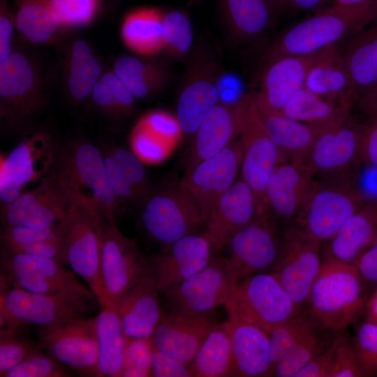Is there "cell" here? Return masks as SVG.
Masks as SVG:
<instances>
[{
  "instance_id": "6da1fadb",
  "label": "cell",
  "mask_w": 377,
  "mask_h": 377,
  "mask_svg": "<svg viewBox=\"0 0 377 377\" xmlns=\"http://www.w3.org/2000/svg\"><path fill=\"white\" fill-rule=\"evenodd\" d=\"M377 18V1L344 6L334 3L290 27L265 50L262 61L309 54L353 36Z\"/></svg>"
},
{
  "instance_id": "836d02e7",
  "label": "cell",
  "mask_w": 377,
  "mask_h": 377,
  "mask_svg": "<svg viewBox=\"0 0 377 377\" xmlns=\"http://www.w3.org/2000/svg\"><path fill=\"white\" fill-rule=\"evenodd\" d=\"M308 89L333 101L352 105L357 95L337 44L309 71L304 84Z\"/></svg>"
},
{
  "instance_id": "52a82bcc",
  "label": "cell",
  "mask_w": 377,
  "mask_h": 377,
  "mask_svg": "<svg viewBox=\"0 0 377 377\" xmlns=\"http://www.w3.org/2000/svg\"><path fill=\"white\" fill-rule=\"evenodd\" d=\"M235 116L243 149L242 179L253 193L256 216L267 214L268 180L275 167L286 160L266 132L251 91L236 103Z\"/></svg>"
},
{
  "instance_id": "83f0119b",
  "label": "cell",
  "mask_w": 377,
  "mask_h": 377,
  "mask_svg": "<svg viewBox=\"0 0 377 377\" xmlns=\"http://www.w3.org/2000/svg\"><path fill=\"white\" fill-rule=\"evenodd\" d=\"M158 295L147 269L143 276L113 305L127 338L151 337L165 313Z\"/></svg>"
},
{
  "instance_id": "3957f363",
  "label": "cell",
  "mask_w": 377,
  "mask_h": 377,
  "mask_svg": "<svg viewBox=\"0 0 377 377\" xmlns=\"http://www.w3.org/2000/svg\"><path fill=\"white\" fill-rule=\"evenodd\" d=\"M103 216L95 203L80 195L57 223L64 265L71 267L89 284L98 302L104 300L99 235Z\"/></svg>"
},
{
  "instance_id": "7c38bea8",
  "label": "cell",
  "mask_w": 377,
  "mask_h": 377,
  "mask_svg": "<svg viewBox=\"0 0 377 377\" xmlns=\"http://www.w3.org/2000/svg\"><path fill=\"white\" fill-rule=\"evenodd\" d=\"M238 281L226 257L206 266L160 294L168 311L208 316L228 301Z\"/></svg>"
},
{
  "instance_id": "be15d7a7",
  "label": "cell",
  "mask_w": 377,
  "mask_h": 377,
  "mask_svg": "<svg viewBox=\"0 0 377 377\" xmlns=\"http://www.w3.org/2000/svg\"><path fill=\"white\" fill-rule=\"evenodd\" d=\"M279 13L297 15L320 8L327 0H270Z\"/></svg>"
},
{
  "instance_id": "f6af8a7d",
  "label": "cell",
  "mask_w": 377,
  "mask_h": 377,
  "mask_svg": "<svg viewBox=\"0 0 377 377\" xmlns=\"http://www.w3.org/2000/svg\"><path fill=\"white\" fill-rule=\"evenodd\" d=\"M318 324L308 308L305 307L295 316L267 332L272 370L289 350Z\"/></svg>"
},
{
  "instance_id": "d6986e66",
  "label": "cell",
  "mask_w": 377,
  "mask_h": 377,
  "mask_svg": "<svg viewBox=\"0 0 377 377\" xmlns=\"http://www.w3.org/2000/svg\"><path fill=\"white\" fill-rule=\"evenodd\" d=\"M219 253L203 231L193 233L147 255V269L160 294L203 268Z\"/></svg>"
},
{
  "instance_id": "cb8c5ba5",
  "label": "cell",
  "mask_w": 377,
  "mask_h": 377,
  "mask_svg": "<svg viewBox=\"0 0 377 377\" xmlns=\"http://www.w3.org/2000/svg\"><path fill=\"white\" fill-rule=\"evenodd\" d=\"M316 178L302 162L283 161L274 169L267 182L268 214L276 222L291 224L311 191Z\"/></svg>"
},
{
  "instance_id": "484cf974",
  "label": "cell",
  "mask_w": 377,
  "mask_h": 377,
  "mask_svg": "<svg viewBox=\"0 0 377 377\" xmlns=\"http://www.w3.org/2000/svg\"><path fill=\"white\" fill-rule=\"evenodd\" d=\"M256 216L253 193L241 178L219 199L208 216L203 232L221 252L234 235Z\"/></svg>"
},
{
  "instance_id": "8d00e7d4",
  "label": "cell",
  "mask_w": 377,
  "mask_h": 377,
  "mask_svg": "<svg viewBox=\"0 0 377 377\" xmlns=\"http://www.w3.org/2000/svg\"><path fill=\"white\" fill-rule=\"evenodd\" d=\"M352 36L342 55L358 98L377 80V18Z\"/></svg>"
},
{
  "instance_id": "d590c367",
  "label": "cell",
  "mask_w": 377,
  "mask_h": 377,
  "mask_svg": "<svg viewBox=\"0 0 377 377\" xmlns=\"http://www.w3.org/2000/svg\"><path fill=\"white\" fill-rule=\"evenodd\" d=\"M99 306L101 311L96 316L98 375L120 377L127 337L114 307L109 304Z\"/></svg>"
},
{
  "instance_id": "6f0895ef",
  "label": "cell",
  "mask_w": 377,
  "mask_h": 377,
  "mask_svg": "<svg viewBox=\"0 0 377 377\" xmlns=\"http://www.w3.org/2000/svg\"><path fill=\"white\" fill-rule=\"evenodd\" d=\"M353 265L369 295L377 287V235Z\"/></svg>"
},
{
  "instance_id": "30bf717a",
  "label": "cell",
  "mask_w": 377,
  "mask_h": 377,
  "mask_svg": "<svg viewBox=\"0 0 377 377\" xmlns=\"http://www.w3.org/2000/svg\"><path fill=\"white\" fill-rule=\"evenodd\" d=\"M220 78L215 54L205 43H198L187 58L177 97L176 117L184 133L194 134L219 101Z\"/></svg>"
},
{
  "instance_id": "816d5d0a",
  "label": "cell",
  "mask_w": 377,
  "mask_h": 377,
  "mask_svg": "<svg viewBox=\"0 0 377 377\" xmlns=\"http://www.w3.org/2000/svg\"><path fill=\"white\" fill-rule=\"evenodd\" d=\"M351 339L366 376H377V324L364 319Z\"/></svg>"
},
{
  "instance_id": "44dd1931",
  "label": "cell",
  "mask_w": 377,
  "mask_h": 377,
  "mask_svg": "<svg viewBox=\"0 0 377 377\" xmlns=\"http://www.w3.org/2000/svg\"><path fill=\"white\" fill-rule=\"evenodd\" d=\"M40 347L60 363L87 376L98 375L96 317L42 328Z\"/></svg>"
},
{
  "instance_id": "7dc6e473",
  "label": "cell",
  "mask_w": 377,
  "mask_h": 377,
  "mask_svg": "<svg viewBox=\"0 0 377 377\" xmlns=\"http://www.w3.org/2000/svg\"><path fill=\"white\" fill-rule=\"evenodd\" d=\"M98 145L110 153L116 161L121 172L134 188L140 205L154 186L142 162L133 153L121 146L105 141H102Z\"/></svg>"
},
{
  "instance_id": "e7e4bbea",
  "label": "cell",
  "mask_w": 377,
  "mask_h": 377,
  "mask_svg": "<svg viewBox=\"0 0 377 377\" xmlns=\"http://www.w3.org/2000/svg\"><path fill=\"white\" fill-rule=\"evenodd\" d=\"M358 109L373 116L377 113V80L357 100Z\"/></svg>"
},
{
  "instance_id": "ab89813d",
  "label": "cell",
  "mask_w": 377,
  "mask_h": 377,
  "mask_svg": "<svg viewBox=\"0 0 377 377\" xmlns=\"http://www.w3.org/2000/svg\"><path fill=\"white\" fill-rule=\"evenodd\" d=\"M15 29L31 43H47L63 27L50 0H15Z\"/></svg>"
},
{
  "instance_id": "9f6ffc18",
  "label": "cell",
  "mask_w": 377,
  "mask_h": 377,
  "mask_svg": "<svg viewBox=\"0 0 377 377\" xmlns=\"http://www.w3.org/2000/svg\"><path fill=\"white\" fill-rule=\"evenodd\" d=\"M138 123L164 141L175 140L182 132L177 117L161 110L147 114Z\"/></svg>"
},
{
  "instance_id": "5b68a950",
  "label": "cell",
  "mask_w": 377,
  "mask_h": 377,
  "mask_svg": "<svg viewBox=\"0 0 377 377\" xmlns=\"http://www.w3.org/2000/svg\"><path fill=\"white\" fill-rule=\"evenodd\" d=\"M75 274L50 258L1 249V279L27 290L61 298L89 309L98 300Z\"/></svg>"
},
{
  "instance_id": "db71d44e",
  "label": "cell",
  "mask_w": 377,
  "mask_h": 377,
  "mask_svg": "<svg viewBox=\"0 0 377 377\" xmlns=\"http://www.w3.org/2000/svg\"><path fill=\"white\" fill-rule=\"evenodd\" d=\"M367 376L356 355L352 339L338 334L330 377Z\"/></svg>"
},
{
  "instance_id": "ac0fdd59",
  "label": "cell",
  "mask_w": 377,
  "mask_h": 377,
  "mask_svg": "<svg viewBox=\"0 0 377 377\" xmlns=\"http://www.w3.org/2000/svg\"><path fill=\"white\" fill-rule=\"evenodd\" d=\"M321 244L293 223L282 232L281 253L272 272L301 308L306 306L311 286L322 265Z\"/></svg>"
},
{
  "instance_id": "91938a15",
  "label": "cell",
  "mask_w": 377,
  "mask_h": 377,
  "mask_svg": "<svg viewBox=\"0 0 377 377\" xmlns=\"http://www.w3.org/2000/svg\"><path fill=\"white\" fill-rule=\"evenodd\" d=\"M337 335L325 350L310 360L294 377H330L333 364Z\"/></svg>"
},
{
  "instance_id": "f546056e",
  "label": "cell",
  "mask_w": 377,
  "mask_h": 377,
  "mask_svg": "<svg viewBox=\"0 0 377 377\" xmlns=\"http://www.w3.org/2000/svg\"><path fill=\"white\" fill-rule=\"evenodd\" d=\"M377 235V200L367 202L327 241L324 258L354 264Z\"/></svg>"
},
{
  "instance_id": "ffe728a7",
  "label": "cell",
  "mask_w": 377,
  "mask_h": 377,
  "mask_svg": "<svg viewBox=\"0 0 377 377\" xmlns=\"http://www.w3.org/2000/svg\"><path fill=\"white\" fill-rule=\"evenodd\" d=\"M54 144L43 132L21 140L8 154L1 156L0 200L1 206L15 200L25 184L42 179L54 161Z\"/></svg>"
},
{
  "instance_id": "4dcf8cb0",
  "label": "cell",
  "mask_w": 377,
  "mask_h": 377,
  "mask_svg": "<svg viewBox=\"0 0 377 377\" xmlns=\"http://www.w3.org/2000/svg\"><path fill=\"white\" fill-rule=\"evenodd\" d=\"M254 101L266 132L286 160L304 163L321 127L295 120Z\"/></svg>"
},
{
  "instance_id": "7402d4cb",
  "label": "cell",
  "mask_w": 377,
  "mask_h": 377,
  "mask_svg": "<svg viewBox=\"0 0 377 377\" xmlns=\"http://www.w3.org/2000/svg\"><path fill=\"white\" fill-rule=\"evenodd\" d=\"M243 156L240 140L186 171L181 181L207 219L212 209L237 180Z\"/></svg>"
},
{
  "instance_id": "4316f807",
  "label": "cell",
  "mask_w": 377,
  "mask_h": 377,
  "mask_svg": "<svg viewBox=\"0 0 377 377\" xmlns=\"http://www.w3.org/2000/svg\"><path fill=\"white\" fill-rule=\"evenodd\" d=\"M225 323L231 343L230 376H271L272 368L267 332L237 319L228 318Z\"/></svg>"
},
{
  "instance_id": "60d3db41",
  "label": "cell",
  "mask_w": 377,
  "mask_h": 377,
  "mask_svg": "<svg viewBox=\"0 0 377 377\" xmlns=\"http://www.w3.org/2000/svg\"><path fill=\"white\" fill-rule=\"evenodd\" d=\"M231 343L226 323H216L208 333L189 365L191 376H230Z\"/></svg>"
},
{
  "instance_id": "7a4b0ae2",
  "label": "cell",
  "mask_w": 377,
  "mask_h": 377,
  "mask_svg": "<svg viewBox=\"0 0 377 377\" xmlns=\"http://www.w3.org/2000/svg\"><path fill=\"white\" fill-rule=\"evenodd\" d=\"M368 296L353 264L323 258L306 307L323 327L341 334L364 313Z\"/></svg>"
},
{
  "instance_id": "9c48e42d",
  "label": "cell",
  "mask_w": 377,
  "mask_h": 377,
  "mask_svg": "<svg viewBox=\"0 0 377 377\" xmlns=\"http://www.w3.org/2000/svg\"><path fill=\"white\" fill-rule=\"evenodd\" d=\"M224 306L229 318L267 332L304 309L294 302L274 272L255 274L239 281Z\"/></svg>"
},
{
  "instance_id": "8fae6325",
  "label": "cell",
  "mask_w": 377,
  "mask_h": 377,
  "mask_svg": "<svg viewBox=\"0 0 377 377\" xmlns=\"http://www.w3.org/2000/svg\"><path fill=\"white\" fill-rule=\"evenodd\" d=\"M42 77L28 55L13 52L0 62V116L8 128L27 124L45 105Z\"/></svg>"
},
{
  "instance_id": "1f68e13d",
  "label": "cell",
  "mask_w": 377,
  "mask_h": 377,
  "mask_svg": "<svg viewBox=\"0 0 377 377\" xmlns=\"http://www.w3.org/2000/svg\"><path fill=\"white\" fill-rule=\"evenodd\" d=\"M238 133L235 107L219 101L205 116L193 134L186 170L220 152Z\"/></svg>"
},
{
  "instance_id": "5bb4252c",
  "label": "cell",
  "mask_w": 377,
  "mask_h": 377,
  "mask_svg": "<svg viewBox=\"0 0 377 377\" xmlns=\"http://www.w3.org/2000/svg\"><path fill=\"white\" fill-rule=\"evenodd\" d=\"M80 194L51 168L39 184L1 207L2 225L45 228L57 224Z\"/></svg>"
},
{
  "instance_id": "e0dca14e",
  "label": "cell",
  "mask_w": 377,
  "mask_h": 377,
  "mask_svg": "<svg viewBox=\"0 0 377 377\" xmlns=\"http://www.w3.org/2000/svg\"><path fill=\"white\" fill-rule=\"evenodd\" d=\"M277 224L269 214L257 216L231 238L226 258L238 282L274 270L281 250L282 233Z\"/></svg>"
},
{
  "instance_id": "b9f144b4",
  "label": "cell",
  "mask_w": 377,
  "mask_h": 377,
  "mask_svg": "<svg viewBox=\"0 0 377 377\" xmlns=\"http://www.w3.org/2000/svg\"><path fill=\"white\" fill-rule=\"evenodd\" d=\"M352 105H344L325 98L305 87L285 105L281 112L309 124L323 127L350 112Z\"/></svg>"
},
{
  "instance_id": "f35d334b",
  "label": "cell",
  "mask_w": 377,
  "mask_h": 377,
  "mask_svg": "<svg viewBox=\"0 0 377 377\" xmlns=\"http://www.w3.org/2000/svg\"><path fill=\"white\" fill-rule=\"evenodd\" d=\"M100 61L89 43L80 38L73 41L67 55L66 89L76 103L90 98L103 74Z\"/></svg>"
},
{
  "instance_id": "11a10c76",
  "label": "cell",
  "mask_w": 377,
  "mask_h": 377,
  "mask_svg": "<svg viewBox=\"0 0 377 377\" xmlns=\"http://www.w3.org/2000/svg\"><path fill=\"white\" fill-rule=\"evenodd\" d=\"M99 148L103 155L108 183L117 198L122 205L139 207V198L116 161L110 153L101 147Z\"/></svg>"
},
{
  "instance_id": "4fadbf2b",
  "label": "cell",
  "mask_w": 377,
  "mask_h": 377,
  "mask_svg": "<svg viewBox=\"0 0 377 377\" xmlns=\"http://www.w3.org/2000/svg\"><path fill=\"white\" fill-rule=\"evenodd\" d=\"M101 279L104 300L114 305L146 273V256L125 236L116 221L102 218L100 228Z\"/></svg>"
},
{
  "instance_id": "ee69618b",
  "label": "cell",
  "mask_w": 377,
  "mask_h": 377,
  "mask_svg": "<svg viewBox=\"0 0 377 377\" xmlns=\"http://www.w3.org/2000/svg\"><path fill=\"white\" fill-rule=\"evenodd\" d=\"M337 334L318 324L276 364L271 376L294 377L310 360L325 350Z\"/></svg>"
},
{
  "instance_id": "ba28073f",
  "label": "cell",
  "mask_w": 377,
  "mask_h": 377,
  "mask_svg": "<svg viewBox=\"0 0 377 377\" xmlns=\"http://www.w3.org/2000/svg\"><path fill=\"white\" fill-rule=\"evenodd\" d=\"M365 204L364 193L348 176L316 179L292 223L317 241L327 242Z\"/></svg>"
},
{
  "instance_id": "f1b7e54d",
  "label": "cell",
  "mask_w": 377,
  "mask_h": 377,
  "mask_svg": "<svg viewBox=\"0 0 377 377\" xmlns=\"http://www.w3.org/2000/svg\"><path fill=\"white\" fill-rule=\"evenodd\" d=\"M219 5L228 33L238 43L262 38L279 14L270 0H219Z\"/></svg>"
},
{
  "instance_id": "603a6c76",
  "label": "cell",
  "mask_w": 377,
  "mask_h": 377,
  "mask_svg": "<svg viewBox=\"0 0 377 377\" xmlns=\"http://www.w3.org/2000/svg\"><path fill=\"white\" fill-rule=\"evenodd\" d=\"M336 44L304 54H291L265 64L254 98L267 108L281 112L288 101L304 87L306 76Z\"/></svg>"
},
{
  "instance_id": "e575fe53",
  "label": "cell",
  "mask_w": 377,
  "mask_h": 377,
  "mask_svg": "<svg viewBox=\"0 0 377 377\" xmlns=\"http://www.w3.org/2000/svg\"><path fill=\"white\" fill-rule=\"evenodd\" d=\"M151 57L123 55L113 65L112 71L137 100L155 96L169 80L167 65Z\"/></svg>"
},
{
  "instance_id": "277c9868",
  "label": "cell",
  "mask_w": 377,
  "mask_h": 377,
  "mask_svg": "<svg viewBox=\"0 0 377 377\" xmlns=\"http://www.w3.org/2000/svg\"><path fill=\"white\" fill-rule=\"evenodd\" d=\"M52 168L73 191L95 203L105 218L117 221L122 204L108 183L98 145L82 139L54 145Z\"/></svg>"
},
{
  "instance_id": "bcb514c9",
  "label": "cell",
  "mask_w": 377,
  "mask_h": 377,
  "mask_svg": "<svg viewBox=\"0 0 377 377\" xmlns=\"http://www.w3.org/2000/svg\"><path fill=\"white\" fill-rule=\"evenodd\" d=\"M163 52L170 59H187L193 48V29L188 15L181 10H164Z\"/></svg>"
},
{
  "instance_id": "03108f58",
  "label": "cell",
  "mask_w": 377,
  "mask_h": 377,
  "mask_svg": "<svg viewBox=\"0 0 377 377\" xmlns=\"http://www.w3.org/2000/svg\"><path fill=\"white\" fill-rule=\"evenodd\" d=\"M364 313L365 320L377 324V287L368 296Z\"/></svg>"
},
{
  "instance_id": "d6a6232c",
  "label": "cell",
  "mask_w": 377,
  "mask_h": 377,
  "mask_svg": "<svg viewBox=\"0 0 377 377\" xmlns=\"http://www.w3.org/2000/svg\"><path fill=\"white\" fill-rule=\"evenodd\" d=\"M163 10L154 6L138 7L128 11L120 28L124 46L141 57H154L163 52Z\"/></svg>"
},
{
  "instance_id": "680465c9",
  "label": "cell",
  "mask_w": 377,
  "mask_h": 377,
  "mask_svg": "<svg viewBox=\"0 0 377 377\" xmlns=\"http://www.w3.org/2000/svg\"><path fill=\"white\" fill-rule=\"evenodd\" d=\"M152 376L187 377L191 376L189 366L159 351L154 347L152 353Z\"/></svg>"
},
{
  "instance_id": "f5cc1de1",
  "label": "cell",
  "mask_w": 377,
  "mask_h": 377,
  "mask_svg": "<svg viewBox=\"0 0 377 377\" xmlns=\"http://www.w3.org/2000/svg\"><path fill=\"white\" fill-rule=\"evenodd\" d=\"M63 27H78L89 24L98 10L97 0H50Z\"/></svg>"
},
{
  "instance_id": "c3c4849f",
  "label": "cell",
  "mask_w": 377,
  "mask_h": 377,
  "mask_svg": "<svg viewBox=\"0 0 377 377\" xmlns=\"http://www.w3.org/2000/svg\"><path fill=\"white\" fill-rule=\"evenodd\" d=\"M40 346L31 352L19 364L9 370L3 377H64L71 373L49 353H43Z\"/></svg>"
},
{
  "instance_id": "9a60e30c",
  "label": "cell",
  "mask_w": 377,
  "mask_h": 377,
  "mask_svg": "<svg viewBox=\"0 0 377 377\" xmlns=\"http://www.w3.org/2000/svg\"><path fill=\"white\" fill-rule=\"evenodd\" d=\"M88 309L53 296L36 293L1 279V328L30 324L42 327L87 318Z\"/></svg>"
},
{
  "instance_id": "2e32d148",
  "label": "cell",
  "mask_w": 377,
  "mask_h": 377,
  "mask_svg": "<svg viewBox=\"0 0 377 377\" xmlns=\"http://www.w3.org/2000/svg\"><path fill=\"white\" fill-rule=\"evenodd\" d=\"M363 128L350 112L321 127L304 163L320 179L348 176L360 161Z\"/></svg>"
},
{
  "instance_id": "7bdbcfd3",
  "label": "cell",
  "mask_w": 377,
  "mask_h": 377,
  "mask_svg": "<svg viewBox=\"0 0 377 377\" xmlns=\"http://www.w3.org/2000/svg\"><path fill=\"white\" fill-rule=\"evenodd\" d=\"M90 98L99 112L114 120L126 119L136 110L137 99L113 71L102 74Z\"/></svg>"
},
{
  "instance_id": "94428289",
  "label": "cell",
  "mask_w": 377,
  "mask_h": 377,
  "mask_svg": "<svg viewBox=\"0 0 377 377\" xmlns=\"http://www.w3.org/2000/svg\"><path fill=\"white\" fill-rule=\"evenodd\" d=\"M15 17L8 4V0H0V62L12 52Z\"/></svg>"
},
{
  "instance_id": "6125c7cd",
  "label": "cell",
  "mask_w": 377,
  "mask_h": 377,
  "mask_svg": "<svg viewBox=\"0 0 377 377\" xmlns=\"http://www.w3.org/2000/svg\"><path fill=\"white\" fill-rule=\"evenodd\" d=\"M360 161L377 168V113L368 125L364 126L361 144Z\"/></svg>"
},
{
  "instance_id": "681fc988",
  "label": "cell",
  "mask_w": 377,
  "mask_h": 377,
  "mask_svg": "<svg viewBox=\"0 0 377 377\" xmlns=\"http://www.w3.org/2000/svg\"><path fill=\"white\" fill-rule=\"evenodd\" d=\"M153 344L149 338H127L120 377L152 376Z\"/></svg>"
},
{
  "instance_id": "74e56055",
  "label": "cell",
  "mask_w": 377,
  "mask_h": 377,
  "mask_svg": "<svg viewBox=\"0 0 377 377\" xmlns=\"http://www.w3.org/2000/svg\"><path fill=\"white\" fill-rule=\"evenodd\" d=\"M1 249L54 260L64 265L57 224L45 228L2 225Z\"/></svg>"
},
{
  "instance_id": "8992f818",
  "label": "cell",
  "mask_w": 377,
  "mask_h": 377,
  "mask_svg": "<svg viewBox=\"0 0 377 377\" xmlns=\"http://www.w3.org/2000/svg\"><path fill=\"white\" fill-rule=\"evenodd\" d=\"M138 207L142 230L161 247L200 232L206 224L201 209L181 181L154 186Z\"/></svg>"
},
{
  "instance_id": "d4e9b609",
  "label": "cell",
  "mask_w": 377,
  "mask_h": 377,
  "mask_svg": "<svg viewBox=\"0 0 377 377\" xmlns=\"http://www.w3.org/2000/svg\"><path fill=\"white\" fill-rule=\"evenodd\" d=\"M216 323L210 315L167 311L161 317L150 339L156 349L189 366Z\"/></svg>"
},
{
  "instance_id": "003e7915",
  "label": "cell",
  "mask_w": 377,
  "mask_h": 377,
  "mask_svg": "<svg viewBox=\"0 0 377 377\" xmlns=\"http://www.w3.org/2000/svg\"><path fill=\"white\" fill-rule=\"evenodd\" d=\"M334 3L344 6L357 5L365 3H369L373 1H377V0H334Z\"/></svg>"
},
{
  "instance_id": "f907efd6",
  "label": "cell",
  "mask_w": 377,
  "mask_h": 377,
  "mask_svg": "<svg viewBox=\"0 0 377 377\" xmlns=\"http://www.w3.org/2000/svg\"><path fill=\"white\" fill-rule=\"evenodd\" d=\"M18 329L1 328L0 376L19 364L38 347L30 340L17 334Z\"/></svg>"
}]
</instances>
